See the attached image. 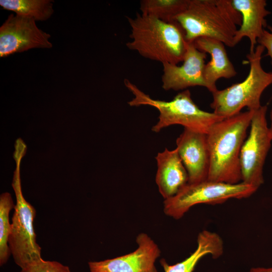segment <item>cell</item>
<instances>
[{
    "instance_id": "15",
    "label": "cell",
    "mask_w": 272,
    "mask_h": 272,
    "mask_svg": "<svg viewBox=\"0 0 272 272\" xmlns=\"http://www.w3.org/2000/svg\"><path fill=\"white\" fill-rule=\"evenodd\" d=\"M193 43L197 49L211 55V60L205 65L203 77L206 88L212 93L218 90L216 83L219 79H230L236 75L223 42L211 38L199 37Z\"/></svg>"
},
{
    "instance_id": "16",
    "label": "cell",
    "mask_w": 272,
    "mask_h": 272,
    "mask_svg": "<svg viewBox=\"0 0 272 272\" xmlns=\"http://www.w3.org/2000/svg\"><path fill=\"white\" fill-rule=\"evenodd\" d=\"M197 244L195 251L181 262L170 265L165 259H162L160 263L164 272H192L198 261L204 256L211 254L213 258H217L223 253V242L217 233L203 230L197 236Z\"/></svg>"
},
{
    "instance_id": "18",
    "label": "cell",
    "mask_w": 272,
    "mask_h": 272,
    "mask_svg": "<svg viewBox=\"0 0 272 272\" xmlns=\"http://www.w3.org/2000/svg\"><path fill=\"white\" fill-rule=\"evenodd\" d=\"M188 2L189 0H142L140 10L143 15L172 22L186 9Z\"/></svg>"
},
{
    "instance_id": "19",
    "label": "cell",
    "mask_w": 272,
    "mask_h": 272,
    "mask_svg": "<svg viewBox=\"0 0 272 272\" xmlns=\"http://www.w3.org/2000/svg\"><path fill=\"white\" fill-rule=\"evenodd\" d=\"M11 194L6 192L0 196V265L3 266L11 255L9 245L12 225L10 221V213L14 209Z\"/></svg>"
},
{
    "instance_id": "11",
    "label": "cell",
    "mask_w": 272,
    "mask_h": 272,
    "mask_svg": "<svg viewBox=\"0 0 272 272\" xmlns=\"http://www.w3.org/2000/svg\"><path fill=\"white\" fill-rule=\"evenodd\" d=\"M207 53L197 49L193 42H187L182 64L162 63V87L168 90H184L189 87L207 88L203 77Z\"/></svg>"
},
{
    "instance_id": "7",
    "label": "cell",
    "mask_w": 272,
    "mask_h": 272,
    "mask_svg": "<svg viewBox=\"0 0 272 272\" xmlns=\"http://www.w3.org/2000/svg\"><path fill=\"white\" fill-rule=\"evenodd\" d=\"M257 190L242 182L233 184L207 179L197 183H187L174 196L164 200L163 210L166 215L179 219L197 204L215 205L230 198H246Z\"/></svg>"
},
{
    "instance_id": "6",
    "label": "cell",
    "mask_w": 272,
    "mask_h": 272,
    "mask_svg": "<svg viewBox=\"0 0 272 272\" xmlns=\"http://www.w3.org/2000/svg\"><path fill=\"white\" fill-rule=\"evenodd\" d=\"M264 50L263 46L258 44L253 52L247 55L250 69L244 81L212 93L211 107L214 113L227 118L241 112L245 107L255 111L262 106L261 95L272 84V72H266L261 63Z\"/></svg>"
},
{
    "instance_id": "5",
    "label": "cell",
    "mask_w": 272,
    "mask_h": 272,
    "mask_svg": "<svg viewBox=\"0 0 272 272\" xmlns=\"http://www.w3.org/2000/svg\"><path fill=\"white\" fill-rule=\"evenodd\" d=\"M26 151L25 142L21 138L17 139L13 154L16 168L12 183L16 202L12 218L9 245L15 262L21 268L42 258L41 248L36 242L34 227L36 210L25 199L22 190L20 165Z\"/></svg>"
},
{
    "instance_id": "4",
    "label": "cell",
    "mask_w": 272,
    "mask_h": 272,
    "mask_svg": "<svg viewBox=\"0 0 272 272\" xmlns=\"http://www.w3.org/2000/svg\"><path fill=\"white\" fill-rule=\"evenodd\" d=\"M124 83L134 95L128 102L129 105H149L158 110V121L152 127L155 132L170 125L179 124L185 128L208 133L213 125L225 118L214 112L200 109L192 100L188 90L178 93L171 100L166 101L152 98L127 79L124 80Z\"/></svg>"
},
{
    "instance_id": "13",
    "label": "cell",
    "mask_w": 272,
    "mask_h": 272,
    "mask_svg": "<svg viewBox=\"0 0 272 272\" xmlns=\"http://www.w3.org/2000/svg\"><path fill=\"white\" fill-rule=\"evenodd\" d=\"M157 164L156 182L165 199L171 198L188 181L187 172L176 148H167L159 152L155 157Z\"/></svg>"
},
{
    "instance_id": "22",
    "label": "cell",
    "mask_w": 272,
    "mask_h": 272,
    "mask_svg": "<svg viewBox=\"0 0 272 272\" xmlns=\"http://www.w3.org/2000/svg\"><path fill=\"white\" fill-rule=\"evenodd\" d=\"M249 272H272V267H254L251 268Z\"/></svg>"
},
{
    "instance_id": "20",
    "label": "cell",
    "mask_w": 272,
    "mask_h": 272,
    "mask_svg": "<svg viewBox=\"0 0 272 272\" xmlns=\"http://www.w3.org/2000/svg\"><path fill=\"white\" fill-rule=\"evenodd\" d=\"M20 272H71L69 266L56 261L45 260L42 258L21 268Z\"/></svg>"
},
{
    "instance_id": "10",
    "label": "cell",
    "mask_w": 272,
    "mask_h": 272,
    "mask_svg": "<svg viewBox=\"0 0 272 272\" xmlns=\"http://www.w3.org/2000/svg\"><path fill=\"white\" fill-rule=\"evenodd\" d=\"M138 247L127 254L99 261L88 262L90 272H158L156 259L161 251L156 243L146 233L136 238Z\"/></svg>"
},
{
    "instance_id": "12",
    "label": "cell",
    "mask_w": 272,
    "mask_h": 272,
    "mask_svg": "<svg viewBox=\"0 0 272 272\" xmlns=\"http://www.w3.org/2000/svg\"><path fill=\"white\" fill-rule=\"evenodd\" d=\"M176 143L178 154L187 172L188 183L208 179L210 156L207 133L184 128Z\"/></svg>"
},
{
    "instance_id": "2",
    "label": "cell",
    "mask_w": 272,
    "mask_h": 272,
    "mask_svg": "<svg viewBox=\"0 0 272 272\" xmlns=\"http://www.w3.org/2000/svg\"><path fill=\"white\" fill-rule=\"evenodd\" d=\"M127 19L130 27L131 40L126 43L128 49L162 63L182 62L187 42L177 22H164L138 13L135 17Z\"/></svg>"
},
{
    "instance_id": "17",
    "label": "cell",
    "mask_w": 272,
    "mask_h": 272,
    "mask_svg": "<svg viewBox=\"0 0 272 272\" xmlns=\"http://www.w3.org/2000/svg\"><path fill=\"white\" fill-rule=\"evenodd\" d=\"M50 0H1L0 6L16 14L29 17L35 21H46L54 12Z\"/></svg>"
},
{
    "instance_id": "1",
    "label": "cell",
    "mask_w": 272,
    "mask_h": 272,
    "mask_svg": "<svg viewBox=\"0 0 272 272\" xmlns=\"http://www.w3.org/2000/svg\"><path fill=\"white\" fill-rule=\"evenodd\" d=\"M254 111L248 110L225 118L207 133L210 156L208 180L233 184L241 181L240 152Z\"/></svg>"
},
{
    "instance_id": "9",
    "label": "cell",
    "mask_w": 272,
    "mask_h": 272,
    "mask_svg": "<svg viewBox=\"0 0 272 272\" xmlns=\"http://www.w3.org/2000/svg\"><path fill=\"white\" fill-rule=\"evenodd\" d=\"M32 18L11 14L0 27V56L5 57L33 48H50L48 33L38 28Z\"/></svg>"
},
{
    "instance_id": "8",
    "label": "cell",
    "mask_w": 272,
    "mask_h": 272,
    "mask_svg": "<svg viewBox=\"0 0 272 272\" xmlns=\"http://www.w3.org/2000/svg\"><path fill=\"white\" fill-rule=\"evenodd\" d=\"M267 106L253 112L250 132L240 152L242 182L258 189L264 182L263 169L270 148L272 138L266 119Z\"/></svg>"
},
{
    "instance_id": "14",
    "label": "cell",
    "mask_w": 272,
    "mask_h": 272,
    "mask_svg": "<svg viewBox=\"0 0 272 272\" xmlns=\"http://www.w3.org/2000/svg\"><path fill=\"white\" fill-rule=\"evenodd\" d=\"M234 8L242 16V23L234 38V45L241 39L247 37L250 41V51L256 47L257 40L262 35L267 26L265 18L270 12L266 9L265 0H232Z\"/></svg>"
},
{
    "instance_id": "21",
    "label": "cell",
    "mask_w": 272,
    "mask_h": 272,
    "mask_svg": "<svg viewBox=\"0 0 272 272\" xmlns=\"http://www.w3.org/2000/svg\"><path fill=\"white\" fill-rule=\"evenodd\" d=\"M267 28L268 30L264 29L262 35L257 40V43L266 49V55L270 57L272 62V27L268 26Z\"/></svg>"
},
{
    "instance_id": "3",
    "label": "cell",
    "mask_w": 272,
    "mask_h": 272,
    "mask_svg": "<svg viewBox=\"0 0 272 272\" xmlns=\"http://www.w3.org/2000/svg\"><path fill=\"white\" fill-rule=\"evenodd\" d=\"M187 42L199 37L218 40L233 47L234 38L242 16L232 0H189L186 9L175 19Z\"/></svg>"
},
{
    "instance_id": "23",
    "label": "cell",
    "mask_w": 272,
    "mask_h": 272,
    "mask_svg": "<svg viewBox=\"0 0 272 272\" xmlns=\"http://www.w3.org/2000/svg\"><path fill=\"white\" fill-rule=\"evenodd\" d=\"M269 117H270V126H269V128L270 130V135L272 138V107L270 110Z\"/></svg>"
}]
</instances>
